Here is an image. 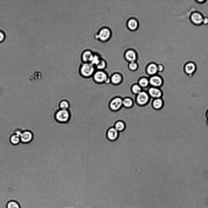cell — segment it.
<instances>
[{
    "label": "cell",
    "mask_w": 208,
    "mask_h": 208,
    "mask_svg": "<svg viewBox=\"0 0 208 208\" xmlns=\"http://www.w3.org/2000/svg\"><path fill=\"white\" fill-rule=\"evenodd\" d=\"M142 88L138 84L135 83L132 85L131 87V92L136 95L142 90Z\"/></svg>",
    "instance_id": "obj_23"
},
{
    "label": "cell",
    "mask_w": 208,
    "mask_h": 208,
    "mask_svg": "<svg viewBox=\"0 0 208 208\" xmlns=\"http://www.w3.org/2000/svg\"><path fill=\"white\" fill-rule=\"evenodd\" d=\"M5 38V33L2 31L0 30V43L2 42Z\"/></svg>",
    "instance_id": "obj_28"
},
{
    "label": "cell",
    "mask_w": 208,
    "mask_h": 208,
    "mask_svg": "<svg viewBox=\"0 0 208 208\" xmlns=\"http://www.w3.org/2000/svg\"><path fill=\"white\" fill-rule=\"evenodd\" d=\"M125 56L127 60L131 62H134L136 59V54L132 50L127 51L125 54Z\"/></svg>",
    "instance_id": "obj_21"
},
{
    "label": "cell",
    "mask_w": 208,
    "mask_h": 208,
    "mask_svg": "<svg viewBox=\"0 0 208 208\" xmlns=\"http://www.w3.org/2000/svg\"><path fill=\"white\" fill-rule=\"evenodd\" d=\"M20 142L23 143H27L31 142L33 138V135L30 130L22 131L20 135Z\"/></svg>",
    "instance_id": "obj_10"
},
{
    "label": "cell",
    "mask_w": 208,
    "mask_h": 208,
    "mask_svg": "<svg viewBox=\"0 0 208 208\" xmlns=\"http://www.w3.org/2000/svg\"><path fill=\"white\" fill-rule=\"evenodd\" d=\"M146 73L150 76L156 75L158 72L157 65L154 63L149 64L146 69Z\"/></svg>",
    "instance_id": "obj_16"
},
{
    "label": "cell",
    "mask_w": 208,
    "mask_h": 208,
    "mask_svg": "<svg viewBox=\"0 0 208 208\" xmlns=\"http://www.w3.org/2000/svg\"><path fill=\"white\" fill-rule=\"evenodd\" d=\"M149 80L150 86L160 88L163 83V78L157 74L150 76Z\"/></svg>",
    "instance_id": "obj_6"
},
{
    "label": "cell",
    "mask_w": 208,
    "mask_h": 208,
    "mask_svg": "<svg viewBox=\"0 0 208 208\" xmlns=\"http://www.w3.org/2000/svg\"><path fill=\"white\" fill-rule=\"evenodd\" d=\"M152 108L155 110H160L164 105V101L162 98L154 99L152 102Z\"/></svg>",
    "instance_id": "obj_15"
},
{
    "label": "cell",
    "mask_w": 208,
    "mask_h": 208,
    "mask_svg": "<svg viewBox=\"0 0 208 208\" xmlns=\"http://www.w3.org/2000/svg\"><path fill=\"white\" fill-rule=\"evenodd\" d=\"M20 136L14 133L12 134L9 138V141L10 143L14 145L18 144L20 142Z\"/></svg>",
    "instance_id": "obj_22"
},
{
    "label": "cell",
    "mask_w": 208,
    "mask_h": 208,
    "mask_svg": "<svg viewBox=\"0 0 208 208\" xmlns=\"http://www.w3.org/2000/svg\"><path fill=\"white\" fill-rule=\"evenodd\" d=\"M206 116L208 119V110L206 112Z\"/></svg>",
    "instance_id": "obj_32"
},
{
    "label": "cell",
    "mask_w": 208,
    "mask_h": 208,
    "mask_svg": "<svg viewBox=\"0 0 208 208\" xmlns=\"http://www.w3.org/2000/svg\"><path fill=\"white\" fill-rule=\"evenodd\" d=\"M59 108L63 110H69L70 107L69 101L66 99L61 100L58 104Z\"/></svg>",
    "instance_id": "obj_20"
},
{
    "label": "cell",
    "mask_w": 208,
    "mask_h": 208,
    "mask_svg": "<svg viewBox=\"0 0 208 208\" xmlns=\"http://www.w3.org/2000/svg\"><path fill=\"white\" fill-rule=\"evenodd\" d=\"M157 69L158 72H161L164 70V67L163 65L160 64L157 65Z\"/></svg>",
    "instance_id": "obj_29"
},
{
    "label": "cell",
    "mask_w": 208,
    "mask_h": 208,
    "mask_svg": "<svg viewBox=\"0 0 208 208\" xmlns=\"http://www.w3.org/2000/svg\"><path fill=\"white\" fill-rule=\"evenodd\" d=\"M150 98L147 91L142 90L136 95L135 101L138 106H144L148 104Z\"/></svg>",
    "instance_id": "obj_4"
},
{
    "label": "cell",
    "mask_w": 208,
    "mask_h": 208,
    "mask_svg": "<svg viewBox=\"0 0 208 208\" xmlns=\"http://www.w3.org/2000/svg\"><path fill=\"white\" fill-rule=\"evenodd\" d=\"M110 77V83L114 85H119L123 80L122 75L119 73H115L112 74Z\"/></svg>",
    "instance_id": "obj_14"
},
{
    "label": "cell",
    "mask_w": 208,
    "mask_h": 208,
    "mask_svg": "<svg viewBox=\"0 0 208 208\" xmlns=\"http://www.w3.org/2000/svg\"><path fill=\"white\" fill-rule=\"evenodd\" d=\"M106 66L105 61L102 59H100L98 63L95 66L96 70H104Z\"/></svg>",
    "instance_id": "obj_24"
},
{
    "label": "cell",
    "mask_w": 208,
    "mask_h": 208,
    "mask_svg": "<svg viewBox=\"0 0 208 208\" xmlns=\"http://www.w3.org/2000/svg\"><path fill=\"white\" fill-rule=\"evenodd\" d=\"M7 208H20L19 204L16 201L12 200L7 204Z\"/></svg>",
    "instance_id": "obj_26"
},
{
    "label": "cell",
    "mask_w": 208,
    "mask_h": 208,
    "mask_svg": "<svg viewBox=\"0 0 208 208\" xmlns=\"http://www.w3.org/2000/svg\"><path fill=\"white\" fill-rule=\"evenodd\" d=\"M71 114L69 110L58 109L54 113V118L55 120L60 124H66L70 121Z\"/></svg>",
    "instance_id": "obj_1"
},
{
    "label": "cell",
    "mask_w": 208,
    "mask_h": 208,
    "mask_svg": "<svg viewBox=\"0 0 208 208\" xmlns=\"http://www.w3.org/2000/svg\"><path fill=\"white\" fill-rule=\"evenodd\" d=\"M196 64L193 62H189L185 65L184 70L185 73L189 76L192 75L196 70Z\"/></svg>",
    "instance_id": "obj_12"
},
{
    "label": "cell",
    "mask_w": 208,
    "mask_h": 208,
    "mask_svg": "<svg viewBox=\"0 0 208 208\" xmlns=\"http://www.w3.org/2000/svg\"><path fill=\"white\" fill-rule=\"evenodd\" d=\"M93 52L90 50H86L82 53L81 59L83 63H91L94 55Z\"/></svg>",
    "instance_id": "obj_13"
},
{
    "label": "cell",
    "mask_w": 208,
    "mask_h": 208,
    "mask_svg": "<svg viewBox=\"0 0 208 208\" xmlns=\"http://www.w3.org/2000/svg\"><path fill=\"white\" fill-rule=\"evenodd\" d=\"M129 69L132 71L136 70L138 68V65L137 64L134 62H131L128 65Z\"/></svg>",
    "instance_id": "obj_27"
},
{
    "label": "cell",
    "mask_w": 208,
    "mask_h": 208,
    "mask_svg": "<svg viewBox=\"0 0 208 208\" xmlns=\"http://www.w3.org/2000/svg\"><path fill=\"white\" fill-rule=\"evenodd\" d=\"M123 99L121 97L117 96L111 99L109 104L110 110L117 111L120 110L123 106Z\"/></svg>",
    "instance_id": "obj_5"
},
{
    "label": "cell",
    "mask_w": 208,
    "mask_h": 208,
    "mask_svg": "<svg viewBox=\"0 0 208 208\" xmlns=\"http://www.w3.org/2000/svg\"><path fill=\"white\" fill-rule=\"evenodd\" d=\"M109 77L107 73L104 70H96L92 78L95 83L100 84L105 83Z\"/></svg>",
    "instance_id": "obj_3"
},
{
    "label": "cell",
    "mask_w": 208,
    "mask_h": 208,
    "mask_svg": "<svg viewBox=\"0 0 208 208\" xmlns=\"http://www.w3.org/2000/svg\"><path fill=\"white\" fill-rule=\"evenodd\" d=\"M119 132L113 126L109 127L106 130V136L107 139L110 141H114L118 138Z\"/></svg>",
    "instance_id": "obj_9"
},
{
    "label": "cell",
    "mask_w": 208,
    "mask_h": 208,
    "mask_svg": "<svg viewBox=\"0 0 208 208\" xmlns=\"http://www.w3.org/2000/svg\"><path fill=\"white\" fill-rule=\"evenodd\" d=\"M128 26L131 30H135L137 27L138 22L135 19H130L128 22Z\"/></svg>",
    "instance_id": "obj_25"
},
{
    "label": "cell",
    "mask_w": 208,
    "mask_h": 208,
    "mask_svg": "<svg viewBox=\"0 0 208 208\" xmlns=\"http://www.w3.org/2000/svg\"><path fill=\"white\" fill-rule=\"evenodd\" d=\"M113 126L119 132H123L125 129L126 127L125 122L120 120L116 121Z\"/></svg>",
    "instance_id": "obj_17"
},
{
    "label": "cell",
    "mask_w": 208,
    "mask_h": 208,
    "mask_svg": "<svg viewBox=\"0 0 208 208\" xmlns=\"http://www.w3.org/2000/svg\"><path fill=\"white\" fill-rule=\"evenodd\" d=\"M207 125H208V119L207 120L206 122Z\"/></svg>",
    "instance_id": "obj_33"
},
{
    "label": "cell",
    "mask_w": 208,
    "mask_h": 208,
    "mask_svg": "<svg viewBox=\"0 0 208 208\" xmlns=\"http://www.w3.org/2000/svg\"><path fill=\"white\" fill-rule=\"evenodd\" d=\"M147 92L150 97L153 99L162 98L163 95V92L159 88L150 86Z\"/></svg>",
    "instance_id": "obj_7"
},
{
    "label": "cell",
    "mask_w": 208,
    "mask_h": 208,
    "mask_svg": "<svg viewBox=\"0 0 208 208\" xmlns=\"http://www.w3.org/2000/svg\"><path fill=\"white\" fill-rule=\"evenodd\" d=\"M202 24L205 25L208 24V17H203Z\"/></svg>",
    "instance_id": "obj_30"
},
{
    "label": "cell",
    "mask_w": 208,
    "mask_h": 208,
    "mask_svg": "<svg viewBox=\"0 0 208 208\" xmlns=\"http://www.w3.org/2000/svg\"><path fill=\"white\" fill-rule=\"evenodd\" d=\"M203 17L199 12H195L191 13L190 16L191 22L193 24L199 26L202 24Z\"/></svg>",
    "instance_id": "obj_8"
},
{
    "label": "cell",
    "mask_w": 208,
    "mask_h": 208,
    "mask_svg": "<svg viewBox=\"0 0 208 208\" xmlns=\"http://www.w3.org/2000/svg\"><path fill=\"white\" fill-rule=\"evenodd\" d=\"M195 1L198 4H202L205 3L207 1L206 0H196Z\"/></svg>",
    "instance_id": "obj_31"
},
{
    "label": "cell",
    "mask_w": 208,
    "mask_h": 208,
    "mask_svg": "<svg viewBox=\"0 0 208 208\" xmlns=\"http://www.w3.org/2000/svg\"><path fill=\"white\" fill-rule=\"evenodd\" d=\"M96 70L95 66L91 63H83L80 66L79 73L83 78L88 79L92 78Z\"/></svg>",
    "instance_id": "obj_2"
},
{
    "label": "cell",
    "mask_w": 208,
    "mask_h": 208,
    "mask_svg": "<svg viewBox=\"0 0 208 208\" xmlns=\"http://www.w3.org/2000/svg\"><path fill=\"white\" fill-rule=\"evenodd\" d=\"M138 84L142 88H145L149 86V78L146 77H142L140 78Z\"/></svg>",
    "instance_id": "obj_18"
},
{
    "label": "cell",
    "mask_w": 208,
    "mask_h": 208,
    "mask_svg": "<svg viewBox=\"0 0 208 208\" xmlns=\"http://www.w3.org/2000/svg\"><path fill=\"white\" fill-rule=\"evenodd\" d=\"M110 35L109 30L107 28H103L99 30L96 37L100 41H104L109 38Z\"/></svg>",
    "instance_id": "obj_11"
},
{
    "label": "cell",
    "mask_w": 208,
    "mask_h": 208,
    "mask_svg": "<svg viewBox=\"0 0 208 208\" xmlns=\"http://www.w3.org/2000/svg\"><path fill=\"white\" fill-rule=\"evenodd\" d=\"M134 104V101L130 97H126L123 99V106L126 108H131Z\"/></svg>",
    "instance_id": "obj_19"
}]
</instances>
